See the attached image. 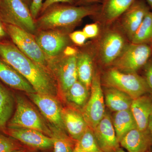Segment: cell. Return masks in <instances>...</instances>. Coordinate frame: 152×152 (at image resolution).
<instances>
[{"mask_svg": "<svg viewBox=\"0 0 152 152\" xmlns=\"http://www.w3.org/2000/svg\"><path fill=\"white\" fill-rule=\"evenodd\" d=\"M101 75L99 70H95L89 97L81 110L88 126L92 130L103 118L106 113Z\"/></svg>", "mask_w": 152, "mask_h": 152, "instance_id": "8", "label": "cell"}, {"mask_svg": "<svg viewBox=\"0 0 152 152\" xmlns=\"http://www.w3.org/2000/svg\"><path fill=\"white\" fill-rule=\"evenodd\" d=\"M115 152H126L125 151H124V150L122 148H120V147L119 148H118V149L116 150V151H115Z\"/></svg>", "mask_w": 152, "mask_h": 152, "instance_id": "41", "label": "cell"}, {"mask_svg": "<svg viewBox=\"0 0 152 152\" xmlns=\"http://www.w3.org/2000/svg\"><path fill=\"white\" fill-rule=\"evenodd\" d=\"M51 131L54 152H73L76 141L67 134L66 131L49 126Z\"/></svg>", "mask_w": 152, "mask_h": 152, "instance_id": "25", "label": "cell"}, {"mask_svg": "<svg viewBox=\"0 0 152 152\" xmlns=\"http://www.w3.org/2000/svg\"><path fill=\"white\" fill-rule=\"evenodd\" d=\"M0 80L14 89L28 94L37 93L32 86L15 69L0 57Z\"/></svg>", "mask_w": 152, "mask_h": 152, "instance_id": "20", "label": "cell"}, {"mask_svg": "<svg viewBox=\"0 0 152 152\" xmlns=\"http://www.w3.org/2000/svg\"><path fill=\"white\" fill-rule=\"evenodd\" d=\"M77 54L66 56L62 54L48 61V68L54 76L64 96L68 90L77 80Z\"/></svg>", "mask_w": 152, "mask_h": 152, "instance_id": "9", "label": "cell"}, {"mask_svg": "<svg viewBox=\"0 0 152 152\" xmlns=\"http://www.w3.org/2000/svg\"><path fill=\"white\" fill-rule=\"evenodd\" d=\"M34 37L48 60L61 55L70 40L66 33L56 30H41Z\"/></svg>", "mask_w": 152, "mask_h": 152, "instance_id": "11", "label": "cell"}, {"mask_svg": "<svg viewBox=\"0 0 152 152\" xmlns=\"http://www.w3.org/2000/svg\"><path fill=\"white\" fill-rule=\"evenodd\" d=\"M3 133L34 150L43 151L53 148L52 138L36 130L7 128Z\"/></svg>", "mask_w": 152, "mask_h": 152, "instance_id": "14", "label": "cell"}, {"mask_svg": "<svg viewBox=\"0 0 152 152\" xmlns=\"http://www.w3.org/2000/svg\"><path fill=\"white\" fill-rule=\"evenodd\" d=\"M78 50L74 47L68 46L63 51V54L66 56H74L77 54Z\"/></svg>", "mask_w": 152, "mask_h": 152, "instance_id": "35", "label": "cell"}, {"mask_svg": "<svg viewBox=\"0 0 152 152\" xmlns=\"http://www.w3.org/2000/svg\"><path fill=\"white\" fill-rule=\"evenodd\" d=\"M94 134L101 151L115 152L120 146L111 116L106 112L105 115L93 130Z\"/></svg>", "mask_w": 152, "mask_h": 152, "instance_id": "16", "label": "cell"}, {"mask_svg": "<svg viewBox=\"0 0 152 152\" xmlns=\"http://www.w3.org/2000/svg\"><path fill=\"white\" fill-rule=\"evenodd\" d=\"M112 122L119 142L137 125L130 109L115 112L111 116Z\"/></svg>", "mask_w": 152, "mask_h": 152, "instance_id": "24", "label": "cell"}, {"mask_svg": "<svg viewBox=\"0 0 152 152\" xmlns=\"http://www.w3.org/2000/svg\"><path fill=\"white\" fill-rule=\"evenodd\" d=\"M148 129L149 130L152 138V112L150 116L149 120L148 125Z\"/></svg>", "mask_w": 152, "mask_h": 152, "instance_id": "38", "label": "cell"}, {"mask_svg": "<svg viewBox=\"0 0 152 152\" xmlns=\"http://www.w3.org/2000/svg\"><path fill=\"white\" fill-rule=\"evenodd\" d=\"M151 10L145 0H137L116 22L130 42L146 15Z\"/></svg>", "mask_w": 152, "mask_h": 152, "instance_id": "12", "label": "cell"}, {"mask_svg": "<svg viewBox=\"0 0 152 152\" xmlns=\"http://www.w3.org/2000/svg\"><path fill=\"white\" fill-rule=\"evenodd\" d=\"M89 90L77 80L68 90L65 98L78 107H83L89 97Z\"/></svg>", "mask_w": 152, "mask_h": 152, "instance_id": "26", "label": "cell"}, {"mask_svg": "<svg viewBox=\"0 0 152 152\" xmlns=\"http://www.w3.org/2000/svg\"><path fill=\"white\" fill-rule=\"evenodd\" d=\"M32 152H33V151H32Z\"/></svg>", "mask_w": 152, "mask_h": 152, "instance_id": "45", "label": "cell"}, {"mask_svg": "<svg viewBox=\"0 0 152 152\" xmlns=\"http://www.w3.org/2000/svg\"><path fill=\"white\" fill-rule=\"evenodd\" d=\"M95 63L94 56L90 45L78 51L77 56L78 79L89 91L95 72Z\"/></svg>", "mask_w": 152, "mask_h": 152, "instance_id": "19", "label": "cell"}, {"mask_svg": "<svg viewBox=\"0 0 152 152\" xmlns=\"http://www.w3.org/2000/svg\"><path fill=\"white\" fill-rule=\"evenodd\" d=\"M23 1L27 5V4H29V3L30 0H23Z\"/></svg>", "mask_w": 152, "mask_h": 152, "instance_id": "42", "label": "cell"}, {"mask_svg": "<svg viewBox=\"0 0 152 152\" xmlns=\"http://www.w3.org/2000/svg\"><path fill=\"white\" fill-rule=\"evenodd\" d=\"M152 56V45L130 42L110 67L123 72L138 73Z\"/></svg>", "mask_w": 152, "mask_h": 152, "instance_id": "7", "label": "cell"}, {"mask_svg": "<svg viewBox=\"0 0 152 152\" xmlns=\"http://www.w3.org/2000/svg\"><path fill=\"white\" fill-rule=\"evenodd\" d=\"M100 7V4L79 6L55 4L35 21L37 29L61 31L72 27L84 18L96 15Z\"/></svg>", "mask_w": 152, "mask_h": 152, "instance_id": "2", "label": "cell"}, {"mask_svg": "<svg viewBox=\"0 0 152 152\" xmlns=\"http://www.w3.org/2000/svg\"><path fill=\"white\" fill-rule=\"evenodd\" d=\"M0 19L34 35L37 33L35 21L23 0H0Z\"/></svg>", "mask_w": 152, "mask_h": 152, "instance_id": "5", "label": "cell"}, {"mask_svg": "<svg viewBox=\"0 0 152 152\" xmlns=\"http://www.w3.org/2000/svg\"><path fill=\"white\" fill-rule=\"evenodd\" d=\"M75 149L83 152H98L101 151L94 134L88 127L78 140L76 142Z\"/></svg>", "mask_w": 152, "mask_h": 152, "instance_id": "28", "label": "cell"}, {"mask_svg": "<svg viewBox=\"0 0 152 152\" xmlns=\"http://www.w3.org/2000/svg\"><path fill=\"white\" fill-rule=\"evenodd\" d=\"M136 1L102 0L97 13L94 17L103 26L113 24Z\"/></svg>", "mask_w": 152, "mask_h": 152, "instance_id": "15", "label": "cell"}, {"mask_svg": "<svg viewBox=\"0 0 152 152\" xmlns=\"http://www.w3.org/2000/svg\"><path fill=\"white\" fill-rule=\"evenodd\" d=\"M7 35H8L6 31L4 25L0 19V41H2L1 40L4 39Z\"/></svg>", "mask_w": 152, "mask_h": 152, "instance_id": "37", "label": "cell"}, {"mask_svg": "<svg viewBox=\"0 0 152 152\" xmlns=\"http://www.w3.org/2000/svg\"><path fill=\"white\" fill-rule=\"evenodd\" d=\"M73 152H83L80 151H78V150H76V149H75V150H74ZM98 152H104L102 151H100Z\"/></svg>", "mask_w": 152, "mask_h": 152, "instance_id": "43", "label": "cell"}, {"mask_svg": "<svg viewBox=\"0 0 152 152\" xmlns=\"http://www.w3.org/2000/svg\"><path fill=\"white\" fill-rule=\"evenodd\" d=\"M28 94L51 126L66 131L63 120L62 109L56 97L38 93Z\"/></svg>", "mask_w": 152, "mask_h": 152, "instance_id": "13", "label": "cell"}, {"mask_svg": "<svg viewBox=\"0 0 152 152\" xmlns=\"http://www.w3.org/2000/svg\"><path fill=\"white\" fill-rule=\"evenodd\" d=\"M120 145L128 152H150L152 147V138L148 129L141 130L135 128L127 133Z\"/></svg>", "mask_w": 152, "mask_h": 152, "instance_id": "17", "label": "cell"}, {"mask_svg": "<svg viewBox=\"0 0 152 152\" xmlns=\"http://www.w3.org/2000/svg\"><path fill=\"white\" fill-rule=\"evenodd\" d=\"M43 0H32L30 6V10L34 19H35L41 12Z\"/></svg>", "mask_w": 152, "mask_h": 152, "instance_id": "33", "label": "cell"}, {"mask_svg": "<svg viewBox=\"0 0 152 152\" xmlns=\"http://www.w3.org/2000/svg\"><path fill=\"white\" fill-rule=\"evenodd\" d=\"M8 35L17 48L29 58L48 67V58L33 35L13 25L4 23Z\"/></svg>", "mask_w": 152, "mask_h": 152, "instance_id": "10", "label": "cell"}, {"mask_svg": "<svg viewBox=\"0 0 152 152\" xmlns=\"http://www.w3.org/2000/svg\"><path fill=\"white\" fill-rule=\"evenodd\" d=\"M70 39L74 43L78 46H83L86 43L87 38L83 31H76L69 34Z\"/></svg>", "mask_w": 152, "mask_h": 152, "instance_id": "32", "label": "cell"}, {"mask_svg": "<svg viewBox=\"0 0 152 152\" xmlns=\"http://www.w3.org/2000/svg\"><path fill=\"white\" fill-rule=\"evenodd\" d=\"M131 111L141 130L148 129L149 120L152 112V96L146 94L133 99Z\"/></svg>", "mask_w": 152, "mask_h": 152, "instance_id": "21", "label": "cell"}, {"mask_svg": "<svg viewBox=\"0 0 152 152\" xmlns=\"http://www.w3.org/2000/svg\"><path fill=\"white\" fill-rule=\"evenodd\" d=\"M102 86L113 88L129 96L133 99L146 94L151 90L145 79L138 73H125L115 68H106L101 75Z\"/></svg>", "mask_w": 152, "mask_h": 152, "instance_id": "4", "label": "cell"}, {"mask_svg": "<svg viewBox=\"0 0 152 152\" xmlns=\"http://www.w3.org/2000/svg\"><path fill=\"white\" fill-rule=\"evenodd\" d=\"M32 151H29V150H28L27 149L25 148H24L17 150V151H14L11 152H32Z\"/></svg>", "mask_w": 152, "mask_h": 152, "instance_id": "39", "label": "cell"}, {"mask_svg": "<svg viewBox=\"0 0 152 152\" xmlns=\"http://www.w3.org/2000/svg\"><path fill=\"white\" fill-rule=\"evenodd\" d=\"M143 77L148 85L151 94L152 96V56L150 58L145 66L143 68Z\"/></svg>", "mask_w": 152, "mask_h": 152, "instance_id": "31", "label": "cell"}, {"mask_svg": "<svg viewBox=\"0 0 152 152\" xmlns=\"http://www.w3.org/2000/svg\"><path fill=\"white\" fill-rule=\"evenodd\" d=\"M102 1V0H77V3L82 5H90L99 4Z\"/></svg>", "mask_w": 152, "mask_h": 152, "instance_id": "36", "label": "cell"}, {"mask_svg": "<svg viewBox=\"0 0 152 152\" xmlns=\"http://www.w3.org/2000/svg\"><path fill=\"white\" fill-rule=\"evenodd\" d=\"M15 98L12 92L0 82V131L4 132L13 115Z\"/></svg>", "mask_w": 152, "mask_h": 152, "instance_id": "23", "label": "cell"}, {"mask_svg": "<svg viewBox=\"0 0 152 152\" xmlns=\"http://www.w3.org/2000/svg\"><path fill=\"white\" fill-rule=\"evenodd\" d=\"M130 42L152 46V10L150 11L146 15Z\"/></svg>", "mask_w": 152, "mask_h": 152, "instance_id": "27", "label": "cell"}, {"mask_svg": "<svg viewBox=\"0 0 152 152\" xmlns=\"http://www.w3.org/2000/svg\"><path fill=\"white\" fill-rule=\"evenodd\" d=\"M145 1L149 6L151 10H152V0H145Z\"/></svg>", "mask_w": 152, "mask_h": 152, "instance_id": "40", "label": "cell"}, {"mask_svg": "<svg viewBox=\"0 0 152 152\" xmlns=\"http://www.w3.org/2000/svg\"><path fill=\"white\" fill-rule=\"evenodd\" d=\"M99 24L97 22L96 23L86 25L83 29V31L85 34L88 39L96 38L100 32Z\"/></svg>", "mask_w": 152, "mask_h": 152, "instance_id": "30", "label": "cell"}, {"mask_svg": "<svg viewBox=\"0 0 152 152\" xmlns=\"http://www.w3.org/2000/svg\"><path fill=\"white\" fill-rule=\"evenodd\" d=\"M24 148L20 143L0 131V152H11Z\"/></svg>", "mask_w": 152, "mask_h": 152, "instance_id": "29", "label": "cell"}, {"mask_svg": "<svg viewBox=\"0 0 152 152\" xmlns=\"http://www.w3.org/2000/svg\"><path fill=\"white\" fill-rule=\"evenodd\" d=\"M103 27L89 45L96 63L106 69L111 66L130 42L117 23Z\"/></svg>", "mask_w": 152, "mask_h": 152, "instance_id": "3", "label": "cell"}, {"mask_svg": "<svg viewBox=\"0 0 152 152\" xmlns=\"http://www.w3.org/2000/svg\"><path fill=\"white\" fill-rule=\"evenodd\" d=\"M16 109L8 123V128H24L42 132L51 137V131L29 103L20 95H16Z\"/></svg>", "mask_w": 152, "mask_h": 152, "instance_id": "6", "label": "cell"}, {"mask_svg": "<svg viewBox=\"0 0 152 152\" xmlns=\"http://www.w3.org/2000/svg\"><path fill=\"white\" fill-rule=\"evenodd\" d=\"M77 1V0H75V1Z\"/></svg>", "mask_w": 152, "mask_h": 152, "instance_id": "44", "label": "cell"}, {"mask_svg": "<svg viewBox=\"0 0 152 152\" xmlns=\"http://www.w3.org/2000/svg\"><path fill=\"white\" fill-rule=\"evenodd\" d=\"M105 106L115 112L130 109L133 99L120 90L113 88L102 87Z\"/></svg>", "mask_w": 152, "mask_h": 152, "instance_id": "22", "label": "cell"}, {"mask_svg": "<svg viewBox=\"0 0 152 152\" xmlns=\"http://www.w3.org/2000/svg\"><path fill=\"white\" fill-rule=\"evenodd\" d=\"M63 121L69 136L77 142L88 127L81 111L75 107L62 109Z\"/></svg>", "mask_w": 152, "mask_h": 152, "instance_id": "18", "label": "cell"}, {"mask_svg": "<svg viewBox=\"0 0 152 152\" xmlns=\"http://www.w3.org/2000/svg\"></svg>", "mask_w": 152, "mask_h": 152, "instance_id": "46", "label": "cell"}, {"mask_svg": "<svg viewBox=\"0 0 152 152\" xmlns=\"http://www.w3.org/2000/svg\"><path fill=\"white\" fill-rule=\"evenodd\" d=\"M59 3H66L69 4L74 5L76 1L75 0H45L43 3L40 12L43 13L50 7Z\"/></svg>", "mask_w": 152, "mask_h": 152, "instance_id": "34", "label": "cell"}, {"mask_svg": "<svg viewBox=\"0 0 152 152\" xmlns=\"http://www.w3.org/2000/svg\"><path fill=\"white\" fill-rule=\"evenodd\" d=\"M0 57L22 75L36 92L56 97L57 81L48 68L31 59L9 42L0 41Z\"/></svg>", "mask_w": 152, "mask_h": 152, "instance_id": "1", "label": "cell"}]
</instances>
